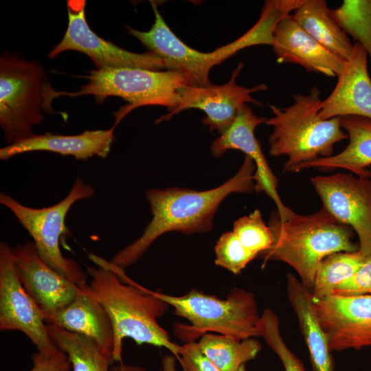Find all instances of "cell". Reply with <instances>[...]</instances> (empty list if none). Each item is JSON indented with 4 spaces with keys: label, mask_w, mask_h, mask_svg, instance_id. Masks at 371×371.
<instances>
[{
    "label": "cell",
    "mask_w": 371,
    "mask_h": 371,
    "mask_svg": "<svg viewBox=\"0 0 371 371\" xmlns=\"http://www.w3.org/2000/svg\"><path fill=\"white\" fill-rule=\"evenodd\" d=\"M177 358L173 355H166L161 360V371H176Z\"/></svg>",
    "instance_id": "836d02e7"
},
{
    "label": "cell",
    "mask_w": 371,
    "mask_h": 371,
    "mask_svg": "<svg viewBox=\"0 0 371 371\" xmlns=\"http://www.w3.org/2000/svg\"><path fill=\"white\" fill-rule=\"evenodd\" d=\"M155 22L146 32L126 26L128 33L137 38L150 52L164 62L167 70L177 71L186 75L189 86L209 87V72L216 65L248 47L262 45L264 36L258 27H251L234 41L211 52H201L183 43L170 29L161 16L156 3H151Z\"/></svg>",
    "instance_id": "9c48e42d"
},
{
    "label": "cell",
    "mask_w": 371,
    "mask_h": 371,
    "mask_svg": "<svg viewBox=\"0 0 371 371\" xmlns=\"http://www.w3.org/2000/svg\"><path fill=\"white\" fill-rule=\"evenodd\" d=\"M215 264L234 274L243 269L258 256L246 249L232 231L223 234L214 247Z\"/></svg>",
    "instance_id": "f546056e"
},
{
    "label": "cell",
    "mask_w": 371,
    "mask_h": 371,
    "mask_svg": "<svg viewBox=\"0 0 371 371\" xmlns=\"http://www.w3.org/2000/svg\"><path fill=\"white\" fill-rule=\"evenodd\" d=\"M333 295H371V255L354 276L335 289Z\"/></svg>",
    "instance_id": "1f68e13d"
},
{
    "label": "cell",
    "mask_w": 371,
    "mask_h": 371,
    "mask_svg": "<svg viewBox=\"0 0 371 371\" xmlns=\"http://www.w3.org/2000/svg\"><path fill=\"white\" fill-rule=\"evenodd\" d=\"M89 258L98 267H87L91 281L84 289L102 305L111 322L114 361H122V343L126 337L137 345L164 347L177 360L180 345L172 342L157 322L169 305L155 291L130 279L124 269L93 254Z\"/></svg>",
    "instance_id": "6da1fadb"
},
{
    "label": "cell",
    "mask_w": 371,
    "mask_h": 371,
    "mask_svg": "<svg viewBox=\"0 0 371 371\" xmlns=\"http://www.w3.org/2000/svg\"><path fill=\"white\" fill-rule=\"evenodd\" d=\"M331 12L344 31L366 51L371 66V0H344Z\"/></svg>",
    "instance_id": "4316f807"
},
{
    "label": "cell",
    "mask_w": 371,
    "mask_h": 371,
    "mask_svg": "<svg viewBox=\"0 0 371 371\" xmlns=\"http://www.w3.org/2000/svg\"><path fill=\"white\" fill-rule=\"evenodd\" d=\"M183 371H221L199 349L197 342H186L179 347L177 359Z\"/></svg>",
    "instance_id": "4dcf8cb0"
},
{
    "label": "cell",
    "mask_w": 371,
    "mask_h": 371,
    "mask_svg": "<svg viewBox=\"0 0 371 371\" xmlns=\"http://www.w3.org/2000/svg\"><path fill=\"white\" fill-rule=\"evenodd\" d=\"M197 344L221 371H238L243 365L255 359L262 348L260 341L254 337L238 340L210 333L203 335Z\"/></svg>",
    "instance_id": "d4e9b609"
},
{
    "label": "cell",
    "mask_w": 371,
    "mask_h": 371,
    "mask_svg": "<svg viewBox=\"0 0 371 371\" xmlns=\"http://www.w3.org/2000/svg\"><path fill=\"white\" fill-rule=\"evenodd\" d=\"M302 28L334 54L348 60L354 44L332 14L325 0H303L292 13Z\"/></svg>",
    "instance_id": "603a6c76"
},
{
    "label": "cell",
    "mask_w": 371,
    "mask_h": 371,
    "mask_svg": "<svg viewBox=\"0 0 371 371\" xmlns=\"http://www.w3.org/2000/svg\"><path fill=\"white\" fill-rule=\"evenodd\" d=\"M353 52L337 76L335 87L322 100L319 116L322 120L344 116L371 119V78L368 56L364 48L354 42Z\"/></svg>",
    "instance_id": "ac0fdd59"
},
{
    "label": "cell",
    "mask_w": 371,
    "mask_h": 371,
    "mask_svg": "<svg viewBox=\"0 0 371 371\" xmlns=\"http://www.w3.org/2000/svg\"><path fill=\"white\" fill-rule=\"evenodd\" d=\"M115 126L108 130H87L72 135L46 132L32 135L0 149V159H9L22 153L47 151L63 155H71L78 160L93 156H108L114 140Z\"/></svg>",
    "instance_id": "d6986e66"
},
{
    "label": "cell",
    "mask_w": 371,
    "mask_h": 371,
    "mask_svg": "<svg viewBox=\"0 0 371 371\" xmlns=\"http://www.w3.org/2000/svg\"><path fill=\"white\" fill-rule=\"evenodd\" d=\"M238 371H246L245 365L242 366Z\"/></svg>",
    "instance_id": "d590c367"
},
{
    "label": "cell",
    "mask_w": 371,
    "mask_h": 371,
    "mask_svg": "<svg viewBox=\"0 0 371 371\" xmlns=\"http://www.w3.org/2000/svg\"><path fill=\"white\" fill-rule=\"evenodd\" d=\"M67 5V28L61 41L49 53V58L74 50L88 56L96 69L133 67L161 71L166 69L163 60L156 54L150 51L142 54L129 52L93 32L86 19L85 0H69Z\"/></svg>",
    "instance_id": "30bf717a"
},
{
    "label": "cell",
    "mask_w": 371,
    "mask_h": 371,
    "mask_svg": "<svg viewBox=\"0 0 371 371\" xmlns=\"http://www.w3.org/2000/svg\"><path fill=\"white\" fill-rule=\"evenodd\" d=\"M370 172H371V167L370 168Z\"/></svg>",
    "instance_id": "8d00e7d4"
},
{
    "label": "cell",
    "mask_w": 371,
    "mask_h": 371,
    "mask_svg": "<svg viewBox=\"0 0 371 371\" xmlns=\"http://www.w3.org/2000/svg\"><path fill=\"white\" fill-rule=\"evenodd\" d=\"M271 46L279 64H296L307 71L328 77H337L347 61L313 38L297 22L292 13L276 24Z\"/></svg>",
    "instance_id": "e0dca14e"
},
{
    "label": "cell",
    "mask_w": 371,
    "mask_h": 371,
    "mask_svg": "<svg viewBox=\"0 0 371 371\" xmlns=\"http://www.w3.org/2000/svg\"><path fill=\"white\" fill-rule=\"evenodd\" d=\"M155 292L173 307L175 315L188 321L189 325L179 324L176 328L177 335L186 342L195 341L210 332L238 340L258 337L260 315L255 296L249 291L234 288L225 299L196 289L181 296Z\"/></svg>",
    "instance_id": "8992f818"
},
{
    "label": "cell",
    "mask_w": 371,
    "mask_h": 371,
    "mask_svg": "<svg viewBox=\"0 0 371 371\" xmlns=\"http://www.w3.org/2000/svg\"><path fill=\"white\" fill-rule=\"evenodd\" d=\"M255 171L253 160L245 156L238 171L215 188L205 191L177 188L146 190L152 220L141 236L119 251L109 262L124 269L140 259L154 241L166 232L192 234L210 231L216 210L229 194L254 190Z\"/></svg>",
    "instance_id": "7a4b0ae2"
},
{
    "label": "cell",
    "mask_w": 371,
    "mask_h": 371,
    "mask_svg": "<svg viewBox=\"0 0 371 371\" xmlns=\"http://www.w3.org/2000/svg\"><path fill=\"white\" fill-rule=\"evenodd\" d=\"M94 193L91 186L78 178L63 199L46 207H30L8 194H0L1 204L10 210L30 234L41 258L54 270L82 289L89 284V276L75 260L64 257L60 240L63 236H70L65 219L71 206L79 200L92 197Z\"/></svg>",
    "instance_id": "ba28073f"
},
{
    "label": "cell",
    "mask_w": 371,
    "mask_h": 371,
    "mask_svg": "<svg viewBox=\"0 0 371 371\" xmlns=\"http://www.w3.org/2000/svg\"><path fill=\"white\" fill-rule=\"evenodd\" d=\"M324 207L340 223L350 227L359 240V251L371 255V181L337 173L311 178Z\"/></svg>",
    "instance_id": "7c38bea8"
},
{
    "label": "cell",
    "mask_w": 371,
    "mask_h": 371,
    "mask_svg": "<svg viewBox=\"0 0 371 371\" xmlns=\"http://www.w3.org/2000/svg\"><path fill=\"white\" fill-rule=\"evenodd\" d=\"M269 226L273 243L258 256L265 263L277 260L290 265L309 291L324 258L336 252L359 250L352 240L354 230L338 221L324 207L308 215L294 212L285 221L280 220L278 212H273Z\"/></svg>",
    "instance_id": "3957f363"
},
{
    "label": "cell",
    "mask_w": 371,
    "mask_h": 371,
    "mask_svg": "<svg viewBox=\"0 0 371 371\" xmlns=\"http://www.w3.org/2000/svg\"><path fill=\"white\" fill-rule=\"evenodd\" d=\"M322 102L320 90L315 86L308 94L293 95L290 106L269 105L273 113L266 122L273 127L269 136V154L287 157L285 171L295 172L302 164L331 156L335 144L348 138L340 117H319Z\"/></svg>",
    "instance_id": "277c9868"
},
{
    "label": "cell",
    "mask_w": 371,
    "mask_h": 371,
    "mask_svg": "<svg viewBox=\"0 0 371 371\" xmlns=\"http://www.w3.org/2000/svg\"><path fill=\"white\" fill-rule=\"evenodd\" d=\"M232 232L246 249L258 256L268 250L274 240L270 227L266 225L258 210L237 219Z\"/></svg>",
    "instance_id": "83f0119b"
},
{
    "label": "cell",
    "mask_w": 371,
    "mask_h": 371,
    "mask_svg": "<svg viewBox=\"0 0 371 371\" xmlns=\"http://www.w3.org/2000/svg\"><path fill=\"white\" fill-rule=\"evenodd\" d=\"M243 67L239 63L232 71L230 80L225 84L209 87L186 86L180 91V100L172 111L158 118L155 123L170 120L172 116L187 109H199L206 116L202 123L209 126L210 131H217L223 134L232 124L240 109L253 103L261 106L260 102L254 99L251 94L267 89L265 84H260L251 88L240 86L236 83V78Z\"/></svg>",
    "instance_id": "5bb4252c"
},
{
    "label": "cell",
    "mask_w": 371,
    "mask_h": 371,
    "mask_svg": "<svg viewBox=\"0 0 371 371\" xmlns=\"http://www.w3.org/2000/svg\"><path fill=\"white\" fill-rule=\"evenodd\" d=\"M87 82L76 92L56 91L49 85L44 92L47 107L54 98L61 95L77 97L91 95L98 104L110 96L120 97L128 104L114 113L115 126L132 110L144 106L160 105L169 112L180 100V91L189 86L188 77L177 71H155L141 68L122 67L93 69L84 76Z\"/></svg>",
    "instance_id": "5b68a950"
},
{
    "label": "cell",
    "mask_w": 371,
    "mask_h": 371,
    "mask_svg": "<svg viewBox=\"0 0 371 371\" xmlns=\"http://www.w3.org/2000/svg\"><path fill=\"white\" fill-rule=\"evenodd\" d=\"M32 368L28 371H70L71 364L65 352L60 351L52 357L39 352L32 355Z\"/></svg>",
    "instance_id": "d6a6232c"
},
{
    "label": "cell",
    "mask_w": 371,
    "mask_h": 371,
    "mask_svg": "<svg viewBox=\"0 0 371 371\" xmlns=\"http://www.w3.org/2000/svg\"><path fill=\"white\" fill-rule=\"evenodd\" d=\"M0 330L22 332L47 357L60 351L48 335L41 308L18 278L12 248L5 242L0 244Z\"/></svg>",
    "instance_id": "8fae6325"
},
{
    "label": "cell",
    "mask_w": 371,
    "mask_h": 371,
    "mask_svg": "<svg viewBox=\"0 0 371 371\" xmlns=\"http://www.w3.org/2000/svg\"><path fill=\"white\" fill-rule=\"evenodd\" d=\"M47 74L36 60L16 53L0 58V126L8 145L33 135V126L45 119L44 90Z\"/></svg>",
    "instance_id": "52a82bcc"
},
{
    "label": "cell",
    "mask_w": 371,
    "mask_h": 371,
    "mask_svg": "<svg viewBox=\"0 0 371 371\" xmlns=\"http://www.w3.org/2000/svg\"><path fill=\"white\" fill-rule=\"evenodd\" d=\"M47 330L56 346L67 354L72 371H110L113 357L92 339L52 324H47Z\"/></svg>",
    "instance_id": "cb8c5ba5"
},
{
    "label": "cell",
    "mask_w": 371,
    "mask_h": 371,
    "mask_svg": "<svg viewBox=\"0 0 371 371\" xmlns=\"http://www.w3.org/2000/svg\"><path fill=\"white\" fill-rule=\"evenodd\" d=\"M110 371H146V370L141 366L127 365L122 361L113 366Z\"/></svg>",
    "instance_id": "e575fe53"
},
{
    "label": "cell",
    "mask_w": 371,
    "mask_h": 371,
    "mask_svg": "<svg viewBox=\"0 0 371 371\" xmlns=\"http://www.w3.org/2000/svg\"><path fill=\"white\" fill-rule=\"evenodd\" d=\"M267 118L258 117L251 108L245 104L230 126L212 144L211 152L220 157L227 150L236 149L250 157L256 166L254 175V190L264 192L275 203L281 221H285L294 212L284 205L277 192L278 179L272 172L254 135L256 128L266 124Z\"/></svg>",
    "instance_id": "2e32d148"
},
{
    "label": "cell",
    "mask_w": 371,
    "mask_h": 371,
    "mask_svg": "<svg viewBox=\"0 0 371 371\" xmlns=\"http://www.w3.org/2000/svg\"><path fill=\"white\" fill-rule=\"evenodd\" d=\"M313 303L331 352L371 346V295H331Z\"/></svg>",
    "instance_id": "4fadbf2b"
},
{
    "label": "cell",
    "mask_w": 371,
    "mask_h": 371,
    "mask_svg": "<svg viewBox=\"0 0 371 371\" xmlns=\"http://www.w3.org/2000/svg\"><path fill=\"white\" fill-rule=\"evenodd\" d=\"M43 319L47 324L92 339L113 357L114 331L111 322L102 305L85 289L68 305L53 314L43 315Z\"/></svg>",
    "instance_id": "ffe728a7"
},
{
    "label": "cell",
    "mask_w": 371,
    "mask_h": 371,
    "mask_svg": "<svg viewBox=\"0 0 371 371\" xmlns=\"http://www.w3.org/2000/svg\"><path fill=\"white\" fill-rule=\"evenodd\" d=\"M14 265L21 284L41 308L51 315L71 302L82 288L51 268L33 241L12 248Z\"/></svg>",
    "instance_id": "9a60e30c"
},
{
    "label": "cell",
    "mask_w": 371,
    "mask_h": 371,
    "mask_svg": "<svg viewBox=\"0 0 371 371\" xmlns=\"http://www.w3.org/2000/svg\"><path fill=\"white\" fill-rule=\"evenodd\" d=\"M258 337L280 359L285 371H306L302 362L284 342L280 329L279 319L271 309L266 308L260 315L258 326Z\"/></svg>",
    "instance_id": "f1b7e54d"
},
{
    "label": "cell",
    "mask_w": 371,
    "mask_h": 371,
    "mask_svg": "<svg viewBox=\"0 0 371 371\" xmlns=\"http://www.w3.org/2000/svg\"><path fill=\"white\" fill-rule=\"evenodd\" d=\"M341 126L348 134L349 143L340 153L327 157H319L300 166L295 172L315 168L322 171L337 168L348 170L359 177L370 178L371 172V119L360 116H344Z\"/></svg>",
    "instance_id": "44dd1931"
},
{
    "label": "cell",
    "mask_w": 371,
    "mask_h": 371,
    "mask_svg": "<svg viewBox=\"0 0 371 371\" xmlns=\"http://www.w3.org/2000/svg\"><path fill=\"white\" fill-rule=\"evenodd\" d=\"M368 258L359 250L339 251L326 256L317 269L311 291L313 297L319 299L333 295L338 286L354 276Z\"/></svg>",
    "instance_id": "484cf974"
},
{
    "label": "cell",
    "mask_w": 371,
    "mask_h": 371,
    "mask_svg": "<svg viewBox=\"0 0 371 371\" xmlns=\"http://www.w3.org/2000/svg\"><path fill=\"white\" fill-rule=\"evenodd\" d=\"M287 295L297 316L314 371H333L327 337L315 314L311 291L291 273L287 276Z\"/></svg>",
    "instance_id": "7402d4cb"
}]
</instances>
